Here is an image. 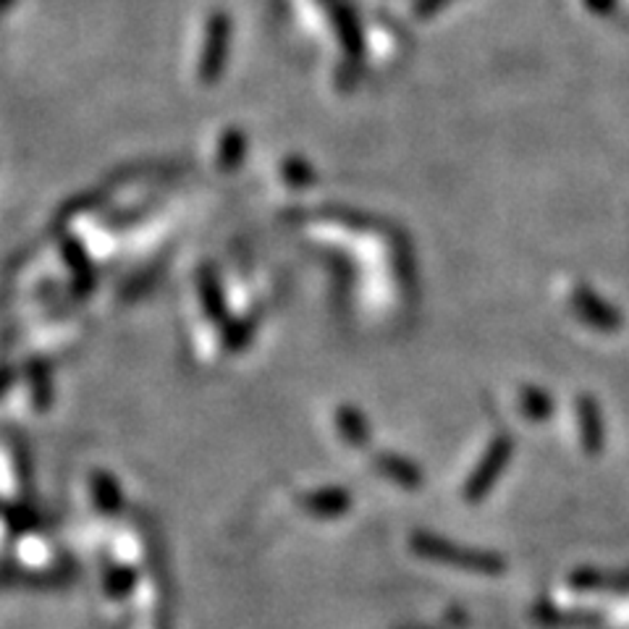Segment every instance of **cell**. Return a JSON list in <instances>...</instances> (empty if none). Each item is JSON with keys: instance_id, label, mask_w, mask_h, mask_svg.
I'll use <instances>...</instances> for the list:
<instances>
[{"instance_id": "1", "label": "cell", "mask_w": 629, "mask_h": 629, "mask_svg": "<svg viewBox=\"0 0 629 629\" xmlns=\"http://www.w3.org/2000/svg\"><path fill=\"white\" fill-rule=\"evenodd\" d=\"M226 40H229V19L216 13L208 27V48H204V71H216L223 61Z\"/></svg>"}, {"instance_id": "2", "label": "cell", "mask_w": 629, "mask_h": 629, "mask_svg": "<svg viewBox=\"0 0 629 629\" xmlns=\"http://www.w3.org/2000/svg\"><path fill=\"white\" fill-rule=\"evenodd\" d=\"M453 0H417L415 3V11L420 13V17H433V13L443 11L446 6H451Z\"/></svg>"}, {"instance_id": "3", "label": "cell", "mask_w": 629, "mask_h": 629, "mask_svg": "<svg viewBox=\"0 0 629 629\" xmlns=\"http://www.w3.org/2000/svg\"><path fill=\"white\" fill-rule=\"evenodd\" d=\"M13 3V0H0V13H3L6 9H9V6Z\"/></svg>"}]
</instances>
